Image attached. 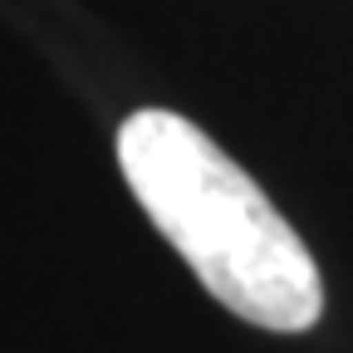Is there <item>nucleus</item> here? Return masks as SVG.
I'll return each instance as SVG.
<instances>
[{"mask_svg": "<svg viewBox=\"0 0 353 353\" xmlns=\"http://www.w3.org/2000/svg\"><path fill=\"white\" fill-rule=\"evenodd\" d=\"M118 167L152 226L231 314L275 334L319 324L324 285L309 245L192 118L138 108L118 128Z\"/></svg>", "mask_w": 353, "mask_h": 353, "instance_id": "obj_1", "label": "nucleus"}]
</instances>
